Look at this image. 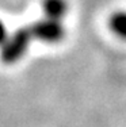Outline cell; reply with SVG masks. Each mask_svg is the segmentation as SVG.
Returning <instances> with one entry per match:
<instances>
[{"mask_svg":"<svg viewBox=\"0 0 126 127\" xmlns=\"http://www.w3.org/2000/svg\"><path fill=\"white\" fill-rule=\"evenodd\" d=\"M30 27H19L14 32L8 34L5 41L0 45V58L4 64L18 62L26 53L33 41Z\"/></svg>","mask_w":126,"mask_h":127,"instance_id":"obj_1","label":"cell"},{"mask_svg":"<svg viewBox=\"0 0 126 127\" xmlns=\"http://www.w3.org/2000/svg\"><path fill=\"white\" fill-rule=\"evenodd\" d=\"M33 38L43 43H57L65 37V27L58 19L45 16L30 27Z\"/></svg>","mask_w":126,"mask_h":127,"instance_id":"obj_2","label":"cell"},{"mask_svg":"<svg viewBox=\"0 0 126 127\" xmlns=\"http://www.w3.org/2000/svg\"><path fill=\"white\" fill-rule=\"evenodd\" d=\"M42 10L45 16L61 20L68 12V3L67 0H43Z\"/></svg>","mask_w":126,"mask_h":127,"instance_id":"obj_3","label":"cell"},{"mask_svg":"<svg viewBox=\"0 0 126 127\" xmlns=\"http://www.w3.org/2000/svg\"><path fill=\"white\" fill-rule=\"evenodd\" d=\"M110 30L118 38L126 41V11H117L110 16Z\"/></svg>","mask_w":126,"mask_h":127,"instance_id":"obj_4","label":"cell"},{"mask_svg":"<svg viewBox=\"0 0 126 127\" xmlns=\"http://www.w3.org/2000/svg\"><path fill=\"white\" fill-rule=\"evenodd\" d=\"M7 37H8L7 27H5V25L1 22V20H0V45L5 41V38H7Z\"/></svg>","mask_w":126,"mask_h":127,"instance_id":"obj_5","label":"cell"}]
</instances>
